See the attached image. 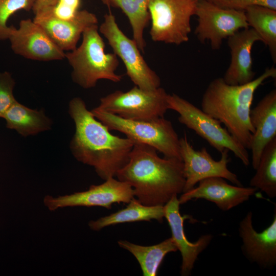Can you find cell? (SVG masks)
<instances>
[{
	"mask_svg": "<svg viewBox=\"0 0 276 276\" xmlns=\"http://www.w3.org/2000/svg\"><path fill=\"white\" fill-rule=\"evenodd\" d=\"M68 113L75 126L70 145L74 157L93 167L103 180L115 177L128 161L134 143L127 137L111 134L88 110L80 97L70 101Z\"/></svg>",
	"mask_w": 276,
	"mask_h": 276,
	"instance_id": "6da1fadb",
	"label": "cell"
},
{
	"mask_svg": "<svg viewBox=\"0 0 276 276\" xmlns=\"http://www.w3.org/2000/svg\"><path fill=\"white\" fill-rule=\"evenodd\" d=\"M153 147L134 144L127 163L116 176L132 188L134 197L146 205H165L182 193L185 177L182 160L161 158Z\"/></svg>",
	"mask_w": 276,
	"mask_h": 276,
	"instance_id": "7a4b0ae2",
	"label": "cell"
},
{
	"mask_svg": "<svg viewBox=\"0 0 276 276\" xmlns=\"http://www.w3.org/2000/svg\"><path fill=\"white\" fill-rule=\"evenodd\" d=\"M276 68L267 67L258 78L242 85L227 84L215 78L202 96L201 110L225 125L229 133L246 149H250L255 129L250 111L256 90L269 78H275Z\"/></svg>",
	"mask_w": 276,
	"mask_h": 276,
	"instance_id": "3957f363",
	"label": "cell"
},
{
	"mask_svg": "<svg viewBox=\"0 0 276 276\" xmlns=\"http://www.w3.org/2000/svg\"><path fill=\"white\" fill-rule=\"evenodd\" d=\"M81 44L65 53V58L72 68L73 81L84 89L94 88L98 81L119 82L123 76L116 74L119 65L117 56L105 52V45L98 25L88 27L82 35Z\"/></svg>",
	"mask_w": 276,
	"mask_h": 276,
	"instance_id": "277c9868",
	"label": "cell"
},
{
	"mask_svg": "<svg viewBox=\"0 0 276 276\" xmlns=\"http://www.w3.org/2000/svg\"><path fill=\"white\" fill-rule=\"evenodd\" d=\"M93 115L109 130L124 134L134 144H143L154 148L165 157L181 159L179 139L172 122L164 117L149 120H131L102 110L97 107Z\"/></svg>",
	"mask_w": 276,
	"mask_h": 276,
	"instance_id": "5b68a950",
	"label": "cell"
},
{
	"mask_svg": "<svg viewBox=\"0 0 276 276\" xmlns=\"http://www.w3.org/2000/svg\"><path fill=\"white\" fill-rule=\"evenodd\" d=\"M168 107L177 112L179 123L193 130L220 153L224 149L232 151L244 165L249 164L248 152L222 126L219 121L208 114L186 99L175 94H168Z\"/></svg>",
	"mask_w": 276,
	"mask_h": 276,
	"instance_id": "8992f818",
	"label": "cell"
},
{
	"mask_svg": "<svg viewBox=\"0 0 276 276\" xmlns=\"http://www.w3.org/2000/svg\"><path fill=\"white\" fill-rule=\"evenodd\" d=\"M198 0H149L150 35L155 42L179 45L187 42L190 20Z\"/></svg>",
	"mask_w": 276,
	"mask_h": 276,
	"instance_id": "52a82bcc",
	"label": "cell"
},
{
	"mask_svg": "<svg viewBox=\"0 0 276 276\" xmlns=\"http://www.w3.org/2000/svg\"><path fill=\"white\" fill-rule=\"evenodd\" d=\"M168 96L160 87L146 90L135 85L127 91L116 90L102 97L97 107L125 119L149 121L164 117L169 109Z\"/></svg>",
	"mask_w": 276,
	"mask_h": 276,
	"instance_id": "ba28073f",
	"label": "cell"
},
{
	"mask_svg": "<svg viewBox=\"0 0 276 276\" xmlns=\"http://www.w3.org/2000/svg\"><path fill=\"white\" fill-rule=\"evenodd\" d=\"M99 31L106 38L113 53L122 61L126 75L135 86L146 90L160 87L159 77L145 61L135 41L128 38L120 29L114 15L110 11L104 15Z\"/></svg>",
	"mask_w": 276,
	"mask_h": 276,
	"instance_id": "9c48e42d",
	"label": "cell"
},
{
	"mask_svg": "<svg viewBox=\"0 0 276 276\" xmlns=\"http://www.w3.org/2000/svg\"><path fill=\"white\" fill-rule=\"evenodd\" d=\"M195 15L198 17L195 34L201 43L210 41L213 50L220 49L224 39L249 27L245 11L222 8L208 0H198Z\"/></svg>",
	"mask_w": 276,
	"mask_h": 276,
	"instance_id": "30bf717a",
	"label": "cell"
},
{
	"mask_svg": "<svg viewBox=\"0 0 276 276\" xmlns=\"http://www.w3.org/2000/svg\"><path fill=\"white\" fill-rule=\"evenodd\" d=\"M179 146L185 177L182 193L194 188L199 181L212 177H222L234 185L242 186L237 175L227 168V164L231 160L228 149L221 152L220 159L215 160L205 147L200 150L195 149L189 141L186 132L179 139Z\"/></svg>",
	"mask_w": 276,
	"mask_h": 276,
	"instance_id": "8fae6325",
	"label": "cell"
},
{
	"mask_svg": "<svg viewBox=\"0 0 276 276\" xmlns=\"http://www.w3.org/2000/svg\"><path fill=\"white\" fill-rule=\"evenodd\" d=\"M133 197L130 185L110 177L100 185L90 186L86 191L57 197L46 195L43 202L50 211L74 206H100L111 209L114 203H128Z\"/></svg>",
	"mask_w": 276,
	"mask_h": 276,
	"instance_id": "7c38bea8",
	"label": "cell"
},
{
	"mask_svg": "<svg viewBox=\"0 0 276 276\" xmlns=\"http://www.w3.org/2000/svg\"><path fill=\"white\" fill-rule=\"evenodd\" d=\"M8 40L15 54L29 60L49 61L65 58V52L33 19L21 20L18 28L11 26Z\"/></svg>",
	"mask_w": 276,
	"mask_h": 276,
	"instance_id": "4fadbf2b",
	"label": "cell"
},
{
	"mask_svg": "<svg viewBox=\"0 0 276 276\" xmlns=\"http://www.w3.org/2000/svg\"><path fill=\"white\" fill-rule=\"evenodd\" d=\"M252 216L251 212H248L239 223L242 251L250 262L263 268H272L276 264L275 208L272 222L262 232L254 229Z\"/></svg>",
	"mask_w": 276,
	"mask_h": 276,
	"instance_id": "5bb4252c",
	"label": "cell"
},
{
	"mask_svg": "<svg viewBox=\"0 0 276 276\" xmlns=\"http://www.w3.org/2000/svg\"><path fill=\"white\" fill-rule=\"evenodd\" d=\"M198 186L182 193L178 201L183 204L192 199H204L214 203L223 211H228L247 201L258 190L228 183L220 177H212L199 181Z\"/></svg>",
	"mask_w": 276,
	"mask_h": 276,
	"instance_id": "9a60e30c",
	"label": "cell"
},
{
	"mask_svg": "<svg viewBox=\"0 0 276 276\" xmlns=\"http://www.w3.org/2000/svg\"><path fill=\"white\" fill-rule=\"evenodd\" d=\"M258 41H262L261 37L249 27L238 31L227 38L231 61L222 77L227 84L242 85L254 79L251 49Z\"/></svg>",
	"mask_w": 276,
	"mask_h": 276,
	"instance_id": "2e32d148",
	"label": "cell"
},
{
	"mask_svg": "<svg viewBox=\"0 0 276 276\" xmlns=\"http://www.w3.org/2000/svg\"><path fill=\"white\" fill-rule=\"evenodd\" d=\"M177 195L174 196L164 205V216L170 227L171 237L181 255L180 274L187 276L191 273L198 256L210 244L213 236L211 234L203 235L195 242H190L184 231L183 222L186 217L181 215Z\"/></svg>",
	"mask_w": 276,
	"mask_h": 276,
	"instance_id": "e0dca14e",
	"label": "cell"
},
{
	"mask_svg": "<svg viewBox=\"0 0 276 276\" xmlns=\"http://www.w3.org/2000/svg\"><path fill=\"white\" fill-rule=\"evenodd\" d=\"M33 20L47 33L55 43L63 51L75 50L86 28L98 24L96 15L86 10H79L70 19H59L37 14Z\"/></svg>",
	"mask_w": 276,
	"mask_h": 276,
	"instance_id": "ac0fdd59",
	"label": "cell"
},
{
	"mask_svg": "<svg viewBox=\"0 0 276 276\" xmlns=\"http://www.w3.org/2000/svg\"><path fill=\"white\" fill-rule=\"evenodd\" d=\"M250 123L255 129L250 149L254 169L258 165L266 145L276 137V90L266 94L250 111Z\"/></svg>",
	"mask_w": 276,
	"mask_h": 276,
	"instance_id": "d6986e66",
	"label": "cell"
},
{
	"mask_svg": "<svg viewBox=\"0 0 276 276\" xmlns=\"http://www.w3.org/2000/svg\"><path fill=\"white\" fill-rule=\"evenodd\" d=\"M127 206L109 215L88 222L89 228L98 231L104 227L118 224L138 221H151L155 220L162 223L165 218L164 206L146 205L134 197Z\"/></svg>",
	"mask_w": 276,
	"mask_h": 276,
	"instance_id": "ffe728a7",
	"label": "cell"
},
{
	"mask_svg": "<svg viewBox=\"0 0 276 276\" xmlns=\"http://www.w3.org/2000/svg\"><path fill=\"white\" fill-rule=\"evenodd\" d=\"M3 118L7 128L17 131L23 136L36 135L49 130L52 121L43 110L30 108L16 101L7 111Z\"/></svg>",
	"mask_w": 276,
	"mask_h": 276,
	"instance_id": "44dd1931",
	"label": "cell"
},
{
	"mask_svg": "<svg viewBox=\"0 0 276 276\" xmlns=\"http://www.w3.org/2000/svg\"><path fill=\"white\" fill-rule=\"evenodd\" d=\"M118 244L134 256L144 276L156 275L166 255L178 250L171 237L150 246L140 245L122 240L118 241Z\"/></svg>",
	"mask_w": 276,
	"mask_h": 276,
	"instance_id": "7402d4cb",
	"label": "cell"
},
{
	"mask_svg": "<svg viewBox=\"0 0 276 276\" xmlns=\"http://www.w3.org/2000/svg\"><path fill=\"white\" fill-rule=\"evenodd\" d=\"M108 8L120 9L127 17L132 30L133 39L140 50L144 52L146 43L144 31L150 21L149 0H101Z\"/></svg>",
	"mask_w": 276,
	"mask_h": 276,
	"instance_id": "603a6c76",
	"label": "cell"
},
{
	"mask_svg": "<svg viewBox=\"0 0 276 276\" xmlns=\"http://www.w3.org/2000/svg\"><path fill=\"white\" fill-rule=\"evenodd\" d=\"M246 21L268 47L271 57L276 62V10L259 5L248 6L245 10Z\"/></svg>",
	"mask_w": 276,
	"mask_h": 276,
	"instance_id": "cb8c5ba5",
	"label": "cell"
},
{
	"mask_svg": "<svg viewBox=\"0 0 276 276\" xmlns=\"http://www.w3.org/2000/svg\"><path fill=\"white\" fill-rule=\"evenodd\" d=\"M250 187L260 190L271 198L276 196V137L264 147Z\"/></svg>",
	"mask_w": 276,
	"mask_h": 276,
	"instance_id": "d4e9b609",
	"label": "cell"
},
{
	"mask_svg": "<svg viewBox=\"0 0 276 276\" xmlns=\"http://www.w3.org/2000/svg\"><path fill=\"white\" fill-rule=\"evenodd\" d=\"M35 0H0V40L8 39L11 27L10 17L20 10H32Z\"/></svg>",
	"mask_w": 276,
	"mask_h": 276,
	"instance_id": "484cf974",
	"label": "cell"
},
{
	"mask_svg": "<svg viewBox=\"0 0 276 276\" xmlns=\"http://www.w3.org/2000/svg\"><path fill=\"white\" fill-rule=\"evenodd\" d=\"M81 3V0H58L53 7L35 15L40 14L59 19H70L74 17L80 10Z\"/></svg>",
	"mask_w": 276,
	"mask_h": 276,
	"instance_id": "4316f807",
	"label": "cell"
},
{
	"mask_svg": "<svg viewBox=\"0 0 276 276\" xmlns=\"http://www.w3.org/2000/svg\"><path fill=\"white\" fill-rule=\"evenodd\" d=\"M15 81L8 72L0 73V118L17 101L13 95Z\"/></svg>",
	"mask_w": 276,
	"mask_h": 276,
	"instance_id": "83f0119b",
	"label": "cell"
},
{
	"mask_svg": "<svg viewBox=\"0 0 276 276\" xmlns=\"http://www.w3.org/2000/svg\"><path fill=\"white\" fill-rule=\"evenodd\" d=\"M224 9L244 10L249 6L259 5L276 10V0H208Z\"/></svg>",
	"mask_w": 276,
	"mask_h": 276,
	"instance_id": "f1b7e54d",
	"label": "cell"
},
{
	"mask_svg": "<svg viewBox=\"0 0 276 276\" xmlns=\"http://www.w3.org/2000/svg\"><path fill=\"white\" fill-rule=\"evenodd\" d=\"M58 0H35L32 11L34 15L54 6Z\"/></svg>",
	"mask_w": 276,
	"mask_h": 276,
	"instance_id": "f546056e",
	"label": "cell"
}]
</instances>
